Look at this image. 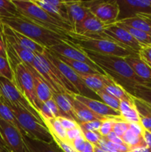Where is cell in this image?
Here are the masks:
<instances>
[{
    "instance_id": "obj_1",
    "label": "cell",
    "mask_w": 151,
    "mask_h": 152,
    "mask_svg": "<svg viewBox=\"0 0 151 152\" xmlns=\"http://www.w3.org/2000/svg\"><path fill=\"white\" fill-rule=\"evenodd\" d=\"M81 49L106 75L110 76L115 83L122 86L131 96L135 86L147 84L133 72L124 58L113 55L99 54L85 49Z\"/></svg>"
},
{
    "instance_id": "obj_2",
    "label": "cell",
    "mask_w": 151,
    "mask_h": 152,
    "mask_svg": "<svg viewBox=\"0 0 151 152\" xmlns=\"http://www.w3.org/2000/svg\"><path fill=\"white\" fill-rule=\"evenodd\" d=\"M70 41L79 48L104 55H113L125 58L139 55L126 46L117 42L105 33L83 36L70 31L68 34Z\"/></svg>"
},
{
    "instance_id": "obj_3",
    "label": "cell",
    "mask_w": 151,
    "mask_h": 152,
    "mask_svg": "<svg viewBox=\"0 0 151 152\" xmlns=\"http://www.w3.org/2000/svg\"><path fill=\"white\" fill-rule=\"evenodd\" d=\"M0 22L23 34L45 48H50L63 40H70L69 36L67 37L56 34L24 16L1 18Z\"/></svg>"
},
{
    "instance_id": "obj_4",
    "label": "cell",
    "mask_w": 151,
    "mask_h": 152,
    "mask_svg": "<svg viewBox=\"0 0 151 152\" xmlns=\"http://www.w3.org/2000/svg\"><path fill=\"white\" fill-rule=\"evenodd\" d=\"M12 1L22 16L50 31L67 37L73 31L70 25L52 17L33 0H12Z\"/></svg>"
},
{
    "instance_id": "obj_5",
    "label": "cell",
    "mask_w": 151,
    "mask_h": 152,
    "mask_svg": "<svg viewBox=\"0 0 151 152\" xmlns=\"http://www.w3.org/2000/svg\"><path fill=\"white\" fill-rule=\"evenodd\" d=\"M33 68L44 79L52 94H62L68 96L79 94L76 88L68 81L58 68L44 56V53H36Z\"/></svg>"
},
{
    "instance_id": "obj_6",
    "label": "cell",
    "mask_w": 151,
    "mask_h": 152,
    "mask_svg": "<svg viewBox=\"0 0 151 152\" xmlns=\"http://www.w3.org/2000/svg\"><path fill=\"white\" fill-rule=\"evenodd\" d=\"M4 102L8 105L16 117L21 129L25 134L24 137H28L30 139L44 141L46 142H53V137L44 123L39 121L35 116L27 110L12 105L6 101H4Z\"/></svg>"
},
{
    "instance_id": "obj_7",
    "label": "cell",
    "mask_w": 151,
    "mask_h": 152,
    "mask_svg": "<svg viewBox=\"0 0 151 152\" xmlns=\"http://www.w3.org/2000/svg\"><path fill=\"white\" fill-rule=\"evenodd\" d=\"M13 71L16 87L32 105L34 109L40 114V110L43 104L40 102L37 97L32 74L27 65L24 62H20L14 67Z\"/></svg>"
},
{
    "instance_id": "obj_8",
    "label": "cell",
    "mask_w": 151,
    "mask_h": 152,
    "mask_svg": "<svg viewBox=\"0 0 151 152\" xmlns=\"http://www.w3.org/2000/svg\"><path fill=\"white\" fill-rule=\"evenodd\" d=\"M83 4L89 9L90 13L106 25L115 23L119 15V6L117 0L102 1L92 0L82 1Z\"/></svg>"
},
{
    "instance_id": "obj_9",
    "label": "cell",
    "mask_w": 151,
    "mask_h": 152,
    "mask_svg": "<svg viewBox=\"0 0 151 152\" xmlns=\"http://www.w3.org/2000/svg\"><path fill=\"white\" fill-rule=\"evenodd\" d=\"M0 93L1 96L4 101L24 108L35 116L39 121L42 122L39 114L36 111L28 99L23 96L20 91L16 87V84L10 80L0 77Z\"/></svg>"
},
{
    "instance_id": "obj_10",
    "label": "cell",
    "mask_w": 151,
    "mask_h": 152,
    "mask_svg": "<svg viewBox=\"0 0 151 152\" xmlns=\"http://www.w3.org/2000/svg\"><path fill=\"white\" fill-rule=\"evenodd\" d=\"M47 49L51 50L53 53H58V54L68 58V59L79 61V62L87 64L99 74H102V75H106L105 72L98 65H96L91 59H89L88 56L84 53V51L81 48L75 45L70 40H63L59 44L55 45Z\"/></svg>"
},
{
    "instance_id": "obj_11",
    "label": "cell",
    "mask_w": 151,
    "mask_h": 152,
    "mask_svg": "<svg viewBox=\"0 0 151 152\" xmlns=\"http://www.w3.org/2000/svg\"><path fill=\"white\" fill-rule=\"evenodd\" d=\"M43 53L49 59V61L58 68V70L62 73V75L68 80V81H69L76 88L79 94L87 96L88 94H93V92L91 91L84 85L82 80H81V78L77 74V73L75 72L72 68H70L68 65H66L63 62H62L60 59H58L53 54V52L50 51L49 49L46 48Z\"/></svg>"
},
{
    "instance_id": "obj_12",
    "label": "cell",
    "mask_w": 151,
    "mask_h": 152,
    "mask_svg": "<svg viewBox=\"0 0 151 152\" xmlns=\"http://www.w3.org/2000/svg\"><path fill=\"white\" fill-rule=\"evenodd\" d=\"M0 135L4 147L10 152H29L22 134L1 118H0Z\"/></svg>"
},
{
    "instance_id": "obj_13",
    "label": "cell",
    "mask_w": 151,
    "mask_h": 152,
    "mask_svg": "<svg viewBox=\"0 0 151 152\" xmlns=\"http://www.w3.org/2000/svg\"><path fill=\"white\" fill-rule=\"evenodd\" d=\"M119 15L117 21L138 16H151V0H117Z\"/></svg>"
},
{
    "instance_id": "obj_14",
    "label": "cell",
    "mask_w": 151,
    "mask_h": 152,
    "mask_svg": "<svg viewBox=\"0 0 151 152\" xmlns=\"http://www.w3.org/2000/svg\"><path fill=\"white\" fill-rule=\"evenodd\" d=\"M104 33L117 42L126 46L137 53H139V50L142 49V47H144L133 38L130 33L121 28V27L116 25L115 23L106 25Z\"/></svg>"
},
{
    "instance_id": "obj_15",
    "label": "cell",
    "mask_w": 151,
    "mask_h": 152,
    "mask_svg": "<svg viewBox=\"0 0 151 152\" xmlns=\"http://www.w3.org/2000/svg\"><path fill=\"white\" fill-rule=\"evenodd\" d=\"M34 3L45 10L50 16L57 20L70 25L65 1L61 0H33Z\"/></svg>"
},
{
    "instance_id": "obj_16",
    "label": "cell",
    "mask_w": 151,
    "mask_h": 152,
    "mask_svg": "<svg viewBox=\"0 0 151 152\" xmlns=\"http://www.w3.org/2000/svg\"><path fill=\"white\" fill-rule=\"evenodd\" d=\"M73 97L78 100V102L84 104L94 113L102 116V117H112L120 116V113L118 111L113 109L110 107L107 106L106 104L99 100L81 94H73Z\"/></svg>"
},
{
    "instance_id": "obj_17",
    "label": "cell",
    "mask_w": 151,
    "mask_h": 152,
    "mask_svg": "<svg viewBox=\"0 0 151 152\" xmlns=\"http://www.w3.org/2000/svg\"><path fill=\"white\" fill-rule=\"evenodd\" d=\"M65 4L70 25L73 31L76 26L82 22L90 12L83 4L82 1H65Z\"/></svg>"
},
{
    "instance_id": "obj_18",
    "label": "cell",
    "mask_w": 151,
    "mask_h": 152,
    "mask_svg": "<svg viewBox=\"0 0 151 152\" xmlns=\"http://www.w3.org/2000/svg\"><path fill=\"white\" fill-rule=\"evenodd\" d=\"M105 24L90 13L82 22L76 26L73 32L80 35L89 36L102 34L105 31Z\"/></svg>"
},
{
    "instance_id": "obj_19",
    "label": "cell",
    "mask_w": 151,
    "mask_h": 152,
    "mask_svg": "<svg viewBox=\"0 0 151 152\" xmlns=\"http://www.w3.org/2000/svg\"><path fill=\"white\" fill-rule=\"evenodd\" d=\"M26 65V64H25ZM28 68L29 69L30 72L31 73L33 80L34 86H35V90L36 96L38 97V100L40 101L41 104L44 103L49 99L53 98L52 91H50V88L45 83L44 79L42 78L39 73L33 68V66L30 65H26Z\"/></svg>"
},
{
    "instance_id": "obj_20",
    "label": "cell",
    "mask_w": 151,
    "mask_h": 152,
    "mask_svg": "<svg viewBox=\"0 0 151 152\" xmlns=\"http://www.w3.org/2000/svg\"><path fill=\"white\" fill-rule=\"evenodd\" d=\"M3 25V24H2ZM3 28H4V33L5 34L10 35L15 40L16 42L22 48L32 52L33 53H41L42 54L44 52L45 48L42 47L40 45L37 44L32 39H29L28 37H25L23 34L14 31L12 28H9L7 25H3Z\"/></svg>"
},
{
    "instance_id": "obj_21",
    "label": "cell",
    "mask_w": 151,
    "mask_h": 152,
    "mask_svg": "<svg viewBox=\"0 0 151 152\" xmlns=\"http://www.w3.org/2000/svg\"><path fill=\"white\" fill-rule=\"evenodd\" d=\"M124 59L139 78L147 85H151V68L139 57V55L127 56Z\"/></svg>"
},
{
    "instance_id": "obj_22",
    "label": "cell",
    "mask_w": 151,
    "mask_h": 152,
    "mask_svg": "<svg viewBox=\"0 0 151 152\" xmlns=\"http://www.w3.org/2000/svg\"><path fill=\"white\" fill-rule=\"evenodd\" d=\"M72 103L73 106L74 113H75L76 117L77 123L78 124L82 123H87V122L94 121V120H101L103 121L106 117H102L99 114H96L93 111L87 108L86 105L82 104L81 102H78L76 99L73 97L72 94Z\"/></svg>"
},
{
    "instance_id": "obj_23",
    "label": "cell",
    "mask_w": 151,
    "mask_h": 152,
    "mask_svg": "<svg viewBox=\"0 0 151 152\" xmlns=\"http://www.w3.org/2000/svg\"><path fill=\"white\" fill-rule=\"evenodd\" d=\"M53 99L59 107L63 117L71 119L77 122L72 103V95L68 96L62 94H52Z\"/></svg>"
},
{
    "instance_id": "obj_24",
    "label": "cell",
    "mask_w": 151,
    "mask_h": 152,
    "mask_svg": "<svg viewBox=\"0 0 151 152\" xmlns=\"http://www.w3.org/2000/svg\"><path fill=\"white\" fill-rule=\"evenodd\" d=\"M83 83L91 91L96 94L99 91L105 88V84L107 80V75L100 74H81L77 73Z\"/></svg>"
},
{
    "instance_id": "obj_25",
    "label": "cell",
    "mask_w": 151,
    "mask_h": 152,
    "mask_svg": "<svg viewBox=\"0 0 151 152\" xmlns=\"http://www.w3.org/2000/svg\"><path fill=\"white\" fill-rule=\"evenodd\" d=\"M119 112L121 118L127 123H140L139 114L134 104L133 97L131 100H121L120 102Z\"/></svg>"
},
{
    "instance_id": "obj_26",
    "label": "cell",
    "mask_w": 151,
    "mask_h": 152,
    "mask_svg": "<svg viewBox=\"0 0 151 152\" xmlns=\"http://www.w3.org/2000/svg\"><path fill=\"white\" fill-rule=\"evenodd\" d=\"M117 22L135 29L144 31L151 36V16H138Z\"/></svg>"
},
{
    "instance_id": "obj_27",
    "label": "cell",
    "mask_w": 151,
    "mask_h": 152,
    "mask_svg": "<svg viewBox=\"0 0 151 152\" xmlns=\"http://www.w3.org/2000/svg\"><path fill=\"white\" fill-rule=\"evenodd\" d=\"M23 138L28 147L35 152H64L54 141L46 142L30 139L28 137H23Z\"/></svg>"
},
{
    "instance_id": "obj_28",
    "label": "cell",
    "mask_w": 151,
    "mask_h": 152,
    "mask_svg": "<svg viewBox=\"0 0 151 152\" xmlns=\"http://www.w3.org/2000/svg\"><path fill=\"white\" fill-rule=\"evenodd\" d=\"M4 35H5L7 42L9 43V45L11 46L13 50H14L15 53H16L17 56L21 60V62H24V63L26 64V65H30L33 66V60L34 58H35L36 53H32V52L29 51V50H26V49L21 47V46L16 42V40H15L10 35L5 34H4Z\"/></svg>"
},
{
    "instance_id": "obj_29",
    "label": "cell",
    "mask_w": 151,
    "mask_h": 152,
    "mask_svg": "<svg viewBox=\"0 0 151 152\" xmlns=\"http://www.w3.org/2000/svg\"><path fill=\"white\" fill-rule=\"evenodd\" d=\"M104 90L108 93L109 94L112 95L114 97L117 98L121 100H131L133 99V96L130 94L122 86L115 83L110 76L107 75V80L105 84Z\"/></svg>"
},
{
    "instance_id": "obj_30",
    "label": "cell",
    "mask_w": 151,
    "mask_h": 152,
    "mask_svg": "<svg viewBox=\"0 0 151 152\" xmlns=\"http://www.w3.org/2000/svg\"><path fill=\"white\" fill-rule=\"evenodd\" d=\"M50 51H51V50H50ZM53 54H54L58 59H60L62 62H63L64 63L68 65L70 68H72L75 72L81 73V74H99V72H97L96 70L93 69V68H91V67H90V65H87V64L79 62V61L68 59V58L65 57V56H61V55L58 54V53H53Z\"/></svg>"
},
{
    "instance_id": "obj_31",
    "label": "cell",
    "mask_w": 151,
    "mask_h": 152,
    "mask_svg": "<svg viewBox=\"0 0 151 152\" xmlns=\"http://www.w3.org/2000/svg\"><path fill=\"white\" fill-rule=\"evenodd\" d=\"M42 121L50 132L61 140L67 142V131L62 127L57 118H42Z\"/></svg>"
},
{
    "instance_id": "obj_32",
    "label": "cell",
    "mask_w": 151,
    "mask_h": 152,
    "mask_svg": "<svg viewBox=\"0 0 151 152\" xmlns=\"http://www.w3.org/2000/svg\"><path fill=\"white\" fill-rule=\"evenodd\" d=\"M0 118H1L4 121H6L9 124H10L13 127L16 128L22 134V137L25 136V134L23 133V132L21 129L16 117L13 114L10 108L8 107V105L4 102V101L3 100L1 97H0Z\"/></svg>"
},
{
    "instance_id": "obj_33",
    "label": "cell",
    "mask_w": 151,
    "mask_h": 152,
    "mask_svg": "<svg viewBox=\"0 0 151 152\" xmlns=\"http://www.w3.org/2000/svg\"><path fill=\"white\" fill-rule=\"evenodd\" d=\"M40 117L42 118H58L63 117L59 107L56 105L53 99H49L47 102L43 103L40 110Z\"/></svg>"
},
{
    "instance_id": "obj_34",
    "label": "cell",
    "mask_w": 151,
    "mask_h": 152,
    "mask_svg": "<svg viewBox=\"0 0 151 152\" xmlns=\"http://www.w3.org/2000/svg\"><path fill=\"white\" fill-rule=\"evenodd\" d=\"M115 24L116 25H118V26L121 27L123 29L126 30L128 33H130L133 36V38L143 46L151 45V36L147 34V33L142 31H139V30L135 29V28L129 27L127 25H125L124 24L120 23V22H115Z\"/></svg>"
},
{
    "instance_id": "obj_35",
    "label": "cell",
    "mask_w": 151,
    "mask_h": 152,
    "mask_svg": "<svg viewBox=\"0 0 151 152\" xmlns=\"http://www.w3.org/2000/svg\"><path fill=\"white\" fill-rule=\"evenodd\" d=\"M22 16L12 0H0V17H21Z\"/></svg>"
},
{
    "instance_id": "obj_36",
    "label": "cell",
    "mask_w": 151,
    "mask_h": 152,
    "mask_svg": "<svg viewBox=\"0 0 151 152\" xmlns=\"http://www.w3.org/2000/svg\"><path fill=\"white\" fill-rule=\"evenodd\" d=\"M132 96L151 105V85H136L133 88Z\"/></svg>"
},
{
    "instance_id": "obj_37",
    "label": "cell",
    "mask_w": 151,
    "mask_h": 152,
    "mask_svg": "<svg viewBox=\"0 0 151 152\" xmlns=\"http://www.w3.org/2000/svg\"><path fill=\"white\" fill-rule=\"evenodd\" d=\"M121 138H122L124 144L129 148L146 144L143 138V136H139V135L136 134L133 131H131L129 129Z\"/></svg>"
},
{
    "instance_id": "obj_38",
    "label": "cell",
    "mask_w": 151,
    "mask_h": 152,
    "mask_svg": "<svg viewBox=\"0 0 151 152\" xmlns=\"http://www.w3.org/2000/svg\"><path fill=\"white\" fill-rule=\"evenodd\" d=\"M96 94L98 96H99V97L102 99V101L104 102V103L106 104L107 106L110 107L111 108H113V109L115 110V111H117L119 112L120 102H121L119 99H118L117 98L113 96L112 95H110V94H109L108 93H107V92L105 91L104 89L97 91L96 93Z\"/></svg>"
},
{
    "instance_id": "obj_39",
    "label": "cell",
    "mask_w": 151,
    "mask_h": 152,
    "mask_svg": "<svg viewBox=\"0 0 151 152\" xmlns=\"http://www.w3.org/2000/svg\"><path fill=\"white\" fill-rule=\"evenodd\" d=\"M123 120L121 116L119 117H106L103 121L102 122L100 129L99 131V133L101 136L103 137H106L110 132H113L114 123L117 120Z\"/></svg>"
},
{
    "instance_id": "obj_40",
    "label": "cell",
    "mask_w": 151,
    "mask_h": 152,
    "mask_svg": "<svg viewBox=\"0 0 151 152\" xmlns=\"http://www.w3.org/2000/svg\"><path fill=\"white\" fill-rule=\"evenodd\" d=\"M0 77L10 80L15 84L14 74L7 58L0 56Z\"/></svg>"
},
{
    "instance_id": "obj_41",
    "label": "cell",
    "mask_w": 151,
    "mask_h": 152,
    "mask_svg": "<svg viewBox=\"0 0 151 152\" xmlns=\"http://www.w3.org/2000/svg\"><path fill=\"white\" fill-rule=\"evenodd\" d=\"M101 120H94V121L87 122V123H80L79 127L82 132H99L102 125Z\"/></svg>"
},
{
    "instance_id": "obj_42",
    "label": "cell",
    "mask_w": 151,
    "mask_h": 152,
    "mask_svg": "<svg viewBox=\"0 0 151 152\" xmlns=\"http://www.w3.org/2000/svg\"><path fill=\"white\" fill-rule=\"evenodd\" d=\"M129 129V123L124 121V120H117L115 123H114L113 129V132L115 134H116L118 137H122L124 136V134L126 133Z\"/></svg>"
},
{
    "instance_id": "obj_43",
    "label": "cell",
    "mask_w": 151,
    "mask_h": 152,
    "mask_svg": "<svg viewBox=\"0 0 151 152\" xmlns=\"http://www.w3.org/2000/svg\"><path fill=\"white\" fill-rule=\"evenodd\" d=\"M138 54L139 57L151 68V45L142 47Z\"/></svg>"
},
{
    "instance_id": "obj_44",
    "label": "cell",
    "mask_w": 151,
    "mask_h": 152,
    "mask_svg": "<svg viewBox=\"0 0 151 152\" xmlns=\"http://www.w3.org/2000/svg\"><path fill=\"white\" fill-rule=\"evenodd\" d=\"M84 137L85 138L86 140L90 143L93 144V145L97 146L98 143L102 139V137L101 136L99 132H82Z\"/></svg>"
},
{
    "instance_id": "obj_45",
    "label": "cell",
    "mask_w": 151,
    "mask_h": 152,
    "mask_svg": "<svg viewBox=\"0 0 151 152\" xmlns=\"http://www.w3.org/2000/svg\"><path fill=\"white\" fill-rule=\"evenodd\" d=\"M0 56L7 58V40L4 33L3 25L0 22Z\"/></svg>"
},
{
    "instance_id": "obj_46",
    "label": "cell",
    "mask_w": 151,
    "mask_h": 152,
    "mask_svg": "<svg viewBox=\"0 0 151 152\" xmlns=\"http://www.w3.org/2000/svg\"><path fill=\"white\" fill-rule=\"evenodd\" d=\"M52 137H53V141L56 142L58 145V146L61 148L64 152H78L75 148H73L72 145L70 143L68 142H65V141L61 140L60 139L56 137L55 135L51 134Z\"/></svg>"
},
{
    "instance_id": "obj_47",
    "label": "cell",
    "mask_w": 151,
    "mask_h": 152,
    "mask_svg": "<svg viewBox=\"0 0 151 152\" xmlns=\"http://www.w3.org/2000/svg\"><path fill=\"white\" fill-rule=\"evenodd\" d=\"M58 120L62 124V127L66 131L71 130V129H76V128L79 127V125L75 120H71V119L66 118V117H58Z\"/></svg>"
},
{
    "instance_id": "obj_48",
    "label": "cell",
    "mask_w": 151,
    "mask_h": 152,
    "mask_svg": "<svg viewBox=\"0 0 151 152\" xmlns=\"http://www.w3.org/2000/svg\"><path fill=\"white\" fill-rule=\"evenodd\" d=\"M83 136V132L81 128L78 127L71 130L67 131V142L71 144V142L79 137Z\"/></svg>"
},
{
    "instance_id": "obj_49",
    "label": "cell",
    "mask_w": 151,
    "mask_h": 152,
    "mask_svg": "<svg viewBox=\"0 0 151 152\" xmlns=\"http://www.w3.org/2000/svg\"><path fill=\"white\" fill-rule=\"evenodd\" d=\"M86 142H87V140H86L85 138L84 137V135H83V136H81L74 140L71 142V145L78 152H83L84 148H85Z\"/></svg>"
},
{
    "instance_id": "obj_50",
    "label": "cell",
    "mask_w": 151,
    "mask_h": 152,
    "mask_svg": "<svg viewBox=\"0 0 151 152\" xmlns=\"http://www.w3.org/2000/svg\"><path fill=\"white\" fill-rule=\"evenodd\" d=\"M129 129L133 131L135 134L139 136H143L144 131V129L142 127L141 123H129Z\"/></svg>"
},
{
    "instance_id": "obj_51",
    "label": "cell",
    "mask_w": 151,
    "mask_h": 152,
    "mask_svg": "<svg viewBox=\"0 0 151 152\" xmlns=\"http://www.w3.org/2000/svg\"><path fill=\"white\" fill-rule=\"evenodd\" d=\"M105 138H106V139L108 141L113 142V143L121 144V145H123V144H124V141H123L122 138L120 137H118V135H117L116 134L114 133L113 132H110V133L109 134H108L107 136Z\"/></svg>"
},
{
    "instance_id": "obj_52",
    "label": "cell",
    "mask_w": 151,
    "mask_h": 152,
    "mask_svg": "<svg viewBox=\"0 0 151 152\" xmlns=\"http://www.w3.org/2000/svg\"><path fill=\"white\" fill-rule=\"evenodd\" d=\"M128 152H151L147 145H138V146L133 147V148H129Z\"/></svg>"
},
{
    "instance_id": "obj_53",
    "label": "cell",
    "mask_w": 151,
    "mask_h": 152,
    "mask_svg": "<svg viewBox=\"0 0 151 152\" xmlns=\"http://www.w3.org/2000/svg\"><path fill=\"white\" fill-rule=\"evenodd\" d=\"M143 138L144 140V142L146 143L147 146L151 151V132L150 131L145 130L144 131L143 133Z\"/></svg>"
},
{
    "instance_id": "obj_54",
    "label": "cell",
    "mask_w": 151,
    "mask_h": 152,
    "mask_svg": "<svg viewBox=\"0 0 151 152\" xmlns=\"http://www.w3.org/2000/svg\"><path fill=\"white\" fill-rule=\"evenodd\" d=\"M83 152H94V145L87 141L85 145V148H84Z\"/></svg>"
},
{
    "instance_id": "obj_55",
    "label": "cell",
    "mask_w": 151,
    "mask_h": 152,
    "mask_svg": "<svg viewBox=\"0 0 151 152\" xmlns=\"http://www.w3.org/2000/svg\"><path fill=\"white\" fill-rule=\"evenodd\" d=\"M142 102H143V101H142ZM143 103H144V106H145V108H146V109L148 111V112H149L150 114H151V105L146 103V102H143Z\"/></svg>"
},
{
    "instance_id": "obj_56",
    "label": "cell",
    "mask_w": 151,
    "mask_h": 152,
    "mask_svg": "<svg viewBox=\"0 0 151 152\" xmlns=\"http://www.w3.org/2000/svg\"><path fill=\"white\" fill-rule=\"evenodd\" d=\"M94 152H106V151H103L102 149H101L99 147L94 145Z\"/></svg>"
},
{
    "instance_id": "obj_57",
    "label": "cell",
    "mask_w": 151,
    "mask_h": 152,
    "mask_svg": "<svg viewBox=\"0 0 151 152\" xmlns=\"http://www.w3.org/2000/svg\"><path fill=\"white\" fill-rule=\"evenodd\" d=\"M0 152H10L5 147H2L0 146Z\"/></svg>"
},
{
    "instance_id": "obj_58",
    "label": "cell",
    "mask_w": 151,
    "mask_h": 152,
    "mask_svg": "<svg viewBox=\"0 0 151 152\" xmlns=\"http://www.w3.org/2000/svg\"><path fill=\"white\" fill-rule=\"evenodd\" d=\"M0 146L4 147V142H3L2 138H1V135H0Z\"/></svg>"
},
{
    "instance_id": "obj_59",
    "label": "cell",
    "mask_w": 151,
    "mask_h": 152,
    "mask_svg": "<svg viewBox=\"0 0 151 152\" xmlns=\"http://www.w3.org/2000/svg\"><path fill=\"white\" fill-rule=\"evenodd\" d=\"M0 97H1V93H0Z\"/></svg>"
},
{
    "instance_id": "obj_60",
    "label": "cell",
    "mask_w": 151,
    "mask_h": 152,
    "mask_svg": "<svg viewBox=\"0 0 151 152\" xmlns=\"http://www.w3.org/2000/svg\"><path fill=\"white\" fill-rule=\"evenodd\" d=\"M1 17H0V20H1Z\"/></svg>"
},
{
    "instance_id": "obj_61",
    "label": "cell",
    "mask_w": 151,
    "mask_h": 152,
    "mask_svg": "<svg viewBox=\"0 0 151 152\" xmlns=\"http://www.w3.org/2000/svg\"><path fill=\"white\" fill-rule=\"evenodd\" d=\"M150 132H151V130H150Z\"/></svg>"
}]
</instances>
